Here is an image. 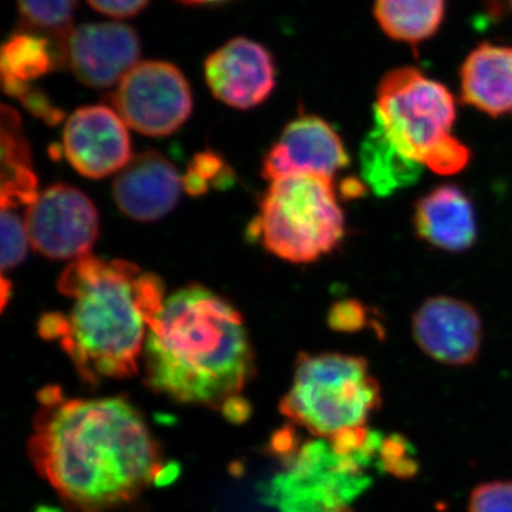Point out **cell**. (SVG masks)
Wrapping results in <instances>:
<instances>
[{
  "mask_svg": "<svg viewBox=\"0 0 512 512\" xmlns=\"http://www.w3.org/2000/svg\"><path fill=\"white\" fill-rule=\"evenodd\" d=\"M39 402L29 457L67 512L117 510L156 481L160 446L127 399H66L46 387Z\"/></svg>",
  "mask_w": 512,
  "mask_h": 512,
  "instance_id": "cell-1",
  "label": "cell"
},
{
  "mask_svg": "<svg viewBox=\"0 0 512 512\" xmlns=\"http://www.w3.org/2000/svg\"><path fill=\"white\" fill-rule=\"evenodd\" d=\"M57 289L72 308L43 315L39 335L57 340L90 386L136 375L147 329L165 302L161 279L131 262L86 255L64 269Z\"/></svg>",
  "mask_w": 512,
  "mask_h": 512,
  "instance_id": "cell-2",
  "label": "cell"
},
{
  "mask_svg": "<svg viewBox=\"0 0 512 512\" xmlns=\"http://www.w3.org/2000/svg\"><path fill=\"white\" fill-rule=\"evenodd\" d=\"M143 356L148 389L220 412L255 375L254 349L241 313L200 285L165 299Z\"/></svg>",
  "mask_w": 512,
  "mask_h": 512,
  "instance_id": "cell-3",
  "label": "cell"
},
{
  "mask_svg": "<svg viewBox=\"0 0 512 512\" xmlns=\"http://www.w3.org/2000/svg\"><path fill=\"white\" fill-rule=\"evenodd\" d=\"M457 104L447 86L416 67H397L377 84L375 123L394 146L434 173H460L470 163L467 146L453 137Z\"/></svg>",
  "mask_w": 512,
  "mask_h": 512,
  "instance_id": "cell-4",
  "label": "cell"
},
{
  "mask_svg": "<svg viewBox=\"0 0 512 512\" xmlns=\"http://www.w3.org/2000/svg\"><path fill=\"white\" fill-rule=\"evenodd\" d=\"M382 404L369 363L343 353H301L289 392L279 409L315 436L333 437L365 427Z\"/></svg>",
  "mask_w": 512,
  "mask_h": 512,
  "instance_id": "cell-5",
  "label": "cell"
},
{
  "mask_svg": "<svg viewBox=\"0 0 512 512\" xmlns=\"http://www.w3.org/2000/svg\"><path fill=\"white\" fill-rule=\"evenodd\" d=\"M251 231L266 251L293 264L329 254L345 237L333 178L298 174L272 181Z\"/></svg>",
  "mask_w": 512,
  "mask_h": 512,
  "instance_id": "cell-6",
  "label": "cell"
},
{
  "mask_svg": "<svg viewBox=\"0 0 512 512\" xmlns=\"http://www.w3.org/2000/svg\"><path fill=\"white\" fill-rule=\"evenodd\" d=\"M111 106L138 133L170 136L191 116V89L174 64L150 60L137 63L120 80Z\"/></svg>",
  "mask_w": 512,
  "mask_h": 512,
  "instance_id": "cell-7",
  "label": "cell"
},
{
  "mask_svg": "<svg viewBox=\"0 0 512 512\" xmlns=\"http://www.w3.org/2000/svg\"><path fill=\"white\" fill-rule=\"evenodd\" d=\"M30 245L50 259L86 256L99 234V214L82 191L57 184L39 194L26 212Z\"/></svg>",
  "mask_w": 512,
  "mask_h": 512,
  "instance_id": "cell-8",
  "label": "cell"
},
{
  "mask_svg": "<svg viewBox=\"0 0 512 512\" xmlns=\"http://www.w3.org/2000/svg\"><path fill=\"white\" fill-rule=\"evenodd\" d=\"M348 164V151L333 127L320 117L303 114L285 127L266 154L262 175L269 181L298 174L333 178Z\"/></svg>",
  "mask_w": 512,
  "mask_h": 512,
  "instance_id": "cell-9",
  "label": "cell"
},
{
  "mask_svg": "<svg viewBox=\"0 0 512 512\" xmlns=\"http://www.w3.org/2000/svg\"><path fill=\"white\" fill-rule=\"evenodd\" d=\"M63 147L70 164L89 178L107 177L131 160L127 124L107 106L74 111L64 126Z\"/></svg>",
  "mask_w": 512,
  "mask_h": 512,
  "instance_id": "cell-10",
  "label": "cell"
},
{
  "mask_svg": "<svg viewBox=\"0 0 512 512\" xmlns=\"http://www.w3.org/2000/svg\"><path fill=\"white\" fill-rule=\"evenodd\" d=\"M205 80L222 103L235 109H252L274 92V57L254 40L235 37L208 56Z\"/></svg>",
  "mask_w": 512,
  "mask_h": 512,
  "instance_id": "cell-11",
  "label": "cell"
},
{
  "mask_svg": "<svg viewBox=\"0 0 512 512\" xmlns=\"http://www.w3.org/2000/svg\"><path fill=\"white\" fill-rule=\"evenodd\" d=\"M412 328L419 348L443 365H471L483 343V323L474 306L448 296L427 299L414 313Z\"/></svg>",
  "mask_w": 512,
  "mask_h": 512,
  "instance_id": "cell-12",
  "label": "cell"
},
{
  "mask_svg": "<svg viewBox=\"0 0 512 512\" xmlns=\"http://www.w3.org/2000/svg\"><path fill=\"white\" fill-rule=\"evenodd\" d=\"M137 33L123 23H87L70 33L66 66L80 83L94 89L113 86L138 62Z\"/></svg>",
  "mask_w": 512,
  "mask_h": 512,
  "instance_id": "cell-13",
  "label": "cell"
},
{
  "mask_svg": "<svg viewBox=\"0 0 512 512\" xmlns=\"http://www.w3.org/2000/svg\"><path fill=\"white\" fill-rule=\"evenodd\" d=\"M183 178L157 151H144L131 158L113 184L114 200L127 217L156 221L177 205Z\"/></svg>",
  "mask_w": 512,
  "mask_h": 512,
  "instance_id": "cell-14",
  "label": "cell"
},
{
  "mask_svg": "<svg viewBox=\"0 0 512 512\" xmlns=\"http://www.w3.org/2000/svg\"><path fill=\"white\" fill-rule=\"evenodd\" d=\"M413 224L419 238L443 251H467L477 239L473 202L454 185H441L420 198Z\"/></svg>",
  "mask_w": 512,
  "mask_h": 512,
  "instance_id": "cell-15",
  "label": "cell"
},
{
  "mask_svg": "<svg viewBox=\"0 0 512 512\" xmlns=\"http://www.w3.org/2000/svg\"><path fill=\"white\" fill-rule=\"evenodd\" d=\"M458 76L463 103L490 117L512 114V46L480 43Z\"/></svg>",
  "mask_w": 512,
  "mask_h": 512,
  "instance_id": "cell-16",
  "label": "cell"
},
{
  "mask_svg": "<svg viewBox=\"0 0 512 512\" xmlns=\"http://www.w3.org/2000/svg\"><path fill=\"white\" fill-rule=\"evenodd\" d=\"M2 210L33 204L37 194V178L30 160V148L23 134L18 111L2 106Z\"/></svg>",
  "mask_w": 512,
  "mask_h": 512,
  "instance_id": "cell-17",
  "label": "cell"
},
{
  "mask_svg": "<svg viewBox=\"0 0 512 512\" xmlns=\"http://www.w3.org/2000/svg\"><path fill=\"white\" fill-rule=\"evenodd\" d=\"M447 0H375V19L396 42L417 46L431 39L446 19Z\"/></svg>",
  "mask_w": 512,
  "mask_h": 512,
  "instance_id": "cell-18",
  "label": "cell"
},
{
  "mask_svg": "<svg viewBox=\"0 0 512 512\" xmlns=\"http://www.w3.org/2000/svg\"><path fill=\"white\" fill-rule=\"evenodd\" d=\"M360 165L363 180L377 195H390L416 183L424 167L394 146L376 123L360 150Z\"/></svg>",
  "mask_w": 512,
  "mask_h": 512,
  "instance_id": "cell-19",
  "label": "cell"
},
{
  "mask_svg": "<svg viewBox=\"0 0 512 512\" xmlns=\"http://www.w3.org/2000/svg\"><path fill=\"white\" fill-rule=\"evenodd\" d=\"M60 66H66L62 47L49 36L32 30L20 29L2 47L0 67L3 84H28L30 80H36Z\"/></svg>",
  "mask_w": 512,
  "mask_h": 512,
  "instance_id": "cell-20",
  "label": "cell"
},
{
  "mask_svg": "<svg viewBox=\"0 0 512 512\" xmlns=\"http://www.w3.org/2000/svg\"><path fill=\"white\" fill-rule=\"evenodd\" d=\"M23 28L49 36L66 55L77 0H19Z\"/></svg>",
  "mask_w": 512,
  "mask_h": 512,
  "instance_id": "cell-21",
  "label": "cell"
},
{
  "mask_svg": "<svg viewBox=\"0 0 512 512\" xmlns=\"http://www.w3.org/2000/svg\"><path fill=\"white\" fill-rule=\"evenodd\" d=\"M29 234L26 222L12 210H2V271L15 268L28 252Z\"/></svg>",
  "mask_w": 512,
  "mask_h": 512,
  "instance_id": "cell-22",
  "label": "cell"
},
{
  "mask_svg": "<svg viewBox=\"0 0 512 512\" xmlns=\"http://www.w3.org/2000/svg\"><path fill=\"white\" fill-rule=\"evenodd\" d=\"M468 512H512V481H493L474 488Z\"/></svg>",
  "mask_w": 512,
  "mask_h": 512,
  "instance_id": "cell-23",
  "label": "cell"
},
{
  "mask_svg": "<svg viewBox=\"0 0 512 512\" xmlns=\"http://www.w3.org/2000/svg\"><path fill=\"white\" fill-rule=\"evenodd\" d=\"M225 173L221 158L215 154L204 153L195 157L187 175L183 178L185 190L192 195L204 194L210 181H217L218 175Z\"/></svg>",
  "mask_w": 512,
  "mask_h": 512,
  "instance_id": "cell-24",
  "label": "cell"
},
{
  "mask_svg": "<svg viewBox=\"0 0 512 512\" xmlns=\"http://www.w3.org/2000/svg\"><path fill=\"white\" fill-rule=\"evenodd\" d=\"M366 322L365 306L356 301L336 303L329 312V326L339 332H356L365 328Z\"/></svg>",
  "mask_w": 512,
  "mask_h": 512,
  "instance_id": "cell-25",
  "label": "cell"
},
{
  "mask_svg": "<svg viewBox=\"0 0 512 512\" xmlns=\"http://www.w3.org/2000/svg\"><path fill=\"white\" fill-rule=\"evenodd\" d=\"M93 9L111 18H131L146 8L150 0H87Z\"/></svg>",
  "mask_w": 512,
  "mask_h": 512,
  "instance_id": "cell-26",
  "label": "cell"
},
{
  "mask_svg": "<svg viewBox=\"0 0 512 512\" xmlns=\"http://www.w3.org/2000/svg\"><path fill=\"white\" fill-rule=\"evenodd\" d=\"M19 99L22 100L30 113L42 117L47 123L53 124L62 119V111L56 110L52 103L46 99L45 94L39 92V90L32 89L29 86Z\"/></svg>",
  "mask_w": 512,
  "mask_h": 512,
  "instance_id": "cell-27",
  "label": "cell"
},
{
  "mask_svg": "<svg viewBox=\"0 0 512 512\" xmlns=\"http://www.w3.org/2000/svg\"><path fill=\"white\" fill-rule=\"evenodd\" d=\"M221 412L224 413L225 419L232 423H244L251 416V404L242 396L234 397L224 404Z\"/></svg>",
  "mask_w": 512,
  "mask_h": 512,
  "instance_id": "cell-28",
  "label": "cell"
},
{
  "mask_svg": "<svg viewBox=\"0 0 512 512\" xmlns=\"http://www.w3.org/2000/svg\"><path fill=\"white\" fill-rule=\"evenodd\" d=\"M272 447L279 456H289L295 450V434L288 429L278 431L272 439Z\"/></svg>",
  "mask_w": 512,
  "mask_h": 512,
  "instance_id": "cell-29",
  "label": "cell"
},
{
  "mask_svg": "<svg viewBox=\"0 0 512 512\" xmlns=\"http://www.w3.org/2000/svg\"><path fill=\"white\" fill-rule=\"evenodd\" d=\"M180 474V466L178 464H163V467L158 470L156 481L154 484L156 485H167L170 484L171 481H174L175 478Z\"/></svg>",
  "mask_w": 512,
  "mask_h": 512,
  "instance_id": "cell-30",
  "label": "cell"
},
{
  "mask_svg": "<svg viewBox=\"0 0 512 512\" xmlns=\"http://www.w3.org/2000/svg\"><path fill=\"white\" fill-rule=\"evenodd\" d=\"M9 289H10L9 282L6 281L5 278H3V281H2V308L3 309L6 308V302H8Z\"/></svg>",
  "mask_w": 512,
  "mask_h": 512,
  "instance_id": "cell-31",
  "label": "cell"
},
{
  "mask_svg": "<svg viewBox=\"0 0 512 512\" xmlns=\"http://www.w3.org/2000/svg\"><path fill=\"white\" fill-rule=\"evenodd\" d=\"M180 2L190 3V5H211V3L227 2V0H180Z\"/></svg>",
  "mask_w": 512,
  "mask_h": 512,
  "instance_id": "cell-32",
  "label": "cell"
},
{
  "mask_svg": "<svg viewBox=\"0 0 512 512\" xmlns=\"http://www.w3.org/2000/svg\"><path fill=\"white\" fill-rule=\"evenodd\" d=\"M511 8H512V0H511Z\"/></svg>",
  "mask_w": 512,
  "mask_h": 512,
  "instance_id": "cell-33",
  "label": "cell"
}]
</instances>
